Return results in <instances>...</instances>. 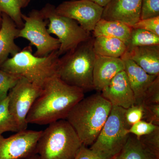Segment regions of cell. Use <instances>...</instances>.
Returning a JSON list of instances; mask_svg holds the SVG:
<instances>
[{"label": "cell", "instance_id": "cell-29", "mask_svg": "<svg viewBox=\"0 0 159 159\" xmlns=\"http://www.w3.org/2000/svg\"><path fill=\"white\" fill-rule=\"evenodd\" d=\"M139 140L151 151L159 156V128L141 137Z\"/></svg>", "mask_w": 159, "mask_h": 159}, {"label": "cell", "instance_id": "cell-30", "mask_svg": "<svg viewBox=\"0 0 159 159\" xmlns=\"http://www.w3.org/2000/svg\"><path fill=\"white\" fill-rule=\"evenodd\" d=\"M132 28L146 30L159 36V16L139 20Z\"/></svg>", "mask_w": 159, "mask_h": 159}, {"label": "cell", "instance_id": "cell-18", "mask_svg": "<svg viewBox=\"0 0 159 159\" xmlns=\"http://www.w3.org/2000/svg\"><path fill=\"white\" fill-rule=\"evenodd\" d=\"M132 27L116 20H107L101 18L94 29V37L103 36L121 40L127 46L130 39Z\"/></svg>", "mask_w": 159, "mask_h": 159}, {"label": "cell", "instance_id": "cell-36", "mask_svg": "<svg viewBox=\"0 0 159 159\" xmlns=\"http://www.w3.org/2000/svg\"><path fill=\"white\" fill-rule=\"evenodd\" d=\"M30 1H31V0H30Z\"/></svg>", "mask_w": 159, "mask_h": 159}, {"label": "cell", "instance_id": "cell-5", "mask_svg": "<svg viewBox=\"0 0 159 159\" xmlns=\"http://www.w3.org/2000/svg\"><path fill=\"white\" fill-rule=\"evenodd\" d=\"M82 145L67 120L61 119L43 131L35 153L41 159H74Z\"/></svg>", "mask_w": 159, "mask_h": 159}, {"label": "cell", "instance_id": "cell-7", "mask_svg": "<svg viewBox=\"0 0 159 159\" xmlns=\"http://www.w3.org/2000/svg\"><path fill=\"white\" fill-rule=\"evenodd\" d=\"M40 11L48 20L49 33L55 34L59 40L60 47L58 54L60 56L75 48L91 37L90 33L85 31L77 21L57 14L53 5L48 3Z\"/></svg>", "mask_w": 159, "mask_h": 159}, {"label": "cell", "instance_id": "cell-22", "mask_svg": "<svg viewBox=\"0 0 159 159\" xmlns=\"http://www.w3.org/2000/svg\"><path fill=\"white\" fill-rule=\"evenodd\" d=\"M159 45V36L143 29L132 28L127 50L138 47Z\"/></svg>", "mask_w": 159, "mask_h": 159}, {"label": "cell", "instance_id": "cell-13", "mask_svg": "<svg viewBox=\"0 0 159 159\" xmlns=\"http://www.w3.org/2000/svg\"><path fill=\"white\" fill-rule=\"evenodd\" d=\"M142 0H111L103 8L102 18L132 27L140 20Z\"/></svg>", "mask_w": 159, "mask_h": 159}, {"label": "cell", "instance_id": "cell-4", "mask_svg": "<svg viewBox=\"0 0 159 159\" xmlns=\"http://www.w3.org/2000/svg\"><path fill=\"white\" fill-rule=\"evenodd\" d=\"M31 45L25 47L0 66V69L24 77L42 88L45 84L56 75L60 57L58 51L48 56L39 57L33 54Z\"/></svg>", "mask_w": 159, "mask_h": 159}, {"label": "cell", "instance_id": "cell-9", "mask_svg": "<svg viewBox=\"0 0 159 159\" xmlns=\"http://www.w3.org/2000/svg\"><path fill=\"white\" fill-rule=\"evenodd\" d=\"M42 88L21 77L17 84L9 91V109L20 131L28 127L27 116Z\"/></svg>", "mask_w": 159, "mask_h": 159}, {"label": "cell", "instance_id": "cell-34", "mask_svg": "<svg viewBox=\"0 0 159 159\" xmlns=\"http://www.w3.org/2000/svg\"><path fill=\"white\" fill-rule=\"evenodd\" d=\"M25 159H41V158L36 153H34V154L32 155L31 156Z\"/></svg>", "mask_w": 159, "mask_h": 159}, {"label": "cell", "instance_id": "cell-19", "mask_svg": "<svg viewBox=\"0 0 159 159\" xmlns=\"http://www.w3.org/2000/svg\"><path fill=\"white\" fill-rule=\"evenodd\" d=\"M93 49L97 56L121 58L127 51V46L118 39L99 36L94 39Z\"/></svg>", "mask_w": 159, "mask_h": 159}, {"label": "cell", "instance_id": "cell-35", "mask_svg": "<svg viewBox=\"0 0 159 159\" xmlns=\"http://www.w3.org/2000/svg\"><path fill=\"white\" fill-rule=\"evenodd\" d=\"M1 23H2V17L0 16V27H1Z\"/></svg>", "mask_w": 159, "mask_h": 159}, {"label": "cell", "instance_id": "cell-28", "mask_svg": "<svg viewBox=\"0 0 159 159\" xmlns=\"http://www.w3.org/2000/svg\"><path fill=\"white\" fill-rule=\"evenodd\" d=\"M159 104V76L145 92L141 105Z\"/></svg>", "mask_w": 159, "mask_h": 159}, {"label": "cell", "instance_id": "cell-3", "mask_svg": "<svg viewBox=\"0 0 159 159\" xmlns=\"http://www.w3.org/2000/svg\"><path fill=\"white\" fill-rule=\"evenodd\" d=\"M92 37L60 57L56 75L69 85L84 92L93 89V71L96 54Z\"/></svg>", "mask_w": 159, "mask_h": 159}, {"label": "cell", "instance_id": "cell-14", "mask_svg": "<svg viewBox=\"0 0 159 159\" xmlns=\"http://www.w3.org/2000/svg\"><path fill=\"white\" fill-rule=\"evenodd\" d=\"M124 69V61L121 58L96 55L93 71L94 89L102 91L118 73Z\"/></svg>", "mask_w": 159, "mask_h": 159}, {"label": "cell", "instance_id": "cell-10", "mask_svg": "<svg viewBox=\"0 0 159 159\" xmlns=\"http://www.w3.org/2000/svg\"><path fill=\"white\" fill-rule=\"evenodd\" d=\"M103 11V7L90 0L65 1L55 7L57 14L74 20L89 33L102 18Z\"/></svg>", "mask_w": 159, "mask_h": 159}, {"label": "cell", "instance_id": "cell-25", "mask_svg": "<svg viewBox=\"0 0 159 159\" xmlns=\"http://www.w3.org/2000/svg\"><path fill=\"white\" fill-rule=\"evenodd\" d=\"M159 128V126L151 122L142 120L129 127L128 131L130 134L134 135L139 139L141 137L151 133Z\"/></svg>", "mask_w": 159, "mask_h": 159}, {"label": "cell", "instance_id": "cell-6", "mask_svg": "<svg viewBox=\"0 0 159 159\" xmlns=\"http://www.w3.org/2000/svg\"><path fill=\"white\" fill-rule=\"evenodd\" d=\"M125 109L112 106L110 113L90 149L103 159H115L130 136L125 122Z\"/></svg>", "mask_w": 159, "mask_h": 159}, {"label": "cell", "instance_id": "cell-23", "mask_svg": "<svg viewBox=\"0 0 159 159\" xmlns=\"http://www.w3.org/2000/svg\"><path fill=\"white\" fill-rule=\"evenodd\" d=\"M18 128L9 109V96L0 101V135L7 132H17Z\"/></svg>", "mask_w": 159, "mask_h": 159}, {"label": "cell", "instance_id": "cell-2", "mask_svg": "<svg viewBox=\"0 0 159 159\" xmlns=\"http://www.w3.org/2000/svg\"><path fill=\"white\" fill-rule=\"evenodd\" d=\"M112 105L101 94L84 98L69 113L66 120L77 133L83 145H92L97 139Z\"/></svg>", "mask_w": 159, "mask_h": 159}, {"label": "cell", "instance_id": "cell-27", "mask_svg": "<svg viewBox=\"0 0 159 159\" xmlns=\"http://www.w3.org/2000/svg\"><path fill=\"white\" fill-rule=\"evenodd\" d=\"M144 111L142 105L134 104L125 111V122L129 129L135 123L142 120Z\"/></svg>", "mask_w": 159, "mask_h": 159}, {"label": "cell", "instance_id": "cell-16", "mask_svg": "<svg viewBox=\"0 0 159 159\" xmlns=\"http://www.w3.org/2000/svg\"><path fill=\"white\" fill-rule=\"evenodd\" d=\"M123 57L131 60L148 74L159 76V45L132 48Z\"/></svg>", "mask_w": 159, "mask_h": 159}, {"label": "cell", "instance_id": "cell-33", "mask_svg": "<svg viewBox=\"0 0 159 159\" xmlns=\"http://www.w3.org/2000/svg\"><path fill=\"white\" fill-rule=\"evenodd\" d=\"M92 2H94V3H96L99 6H101L103 8H104L110 2L111 0H90Z\"/></svg>", "mask_w": 159, "mask_h": 159}, {"label": "cell", "instance_id": "cell-20", "mask_svg": "<svg viewBox=\"0 0 159 159\" xmlns=\"http://www.w3.org/2000/svg\"><path fill=\"white\" fill-rule=\"evenodd\" d=\"M115 159H159L135 136L129 138L120 153Z\"/></svg>", "mask_w": 159, "mask_h": 159}, {"label": "cell", "instance_id": "cell-31", "mask_svg": "<svg viewBox=\"0 0 159 159\" xmlns=\"http://www.w3.org/2000/svg\"><path fill=\"white\" fill-rule=\"evenodd\" d=\"M142 106L144 111L142 120L159 126V104Z\"/></svg>", "mask_w": 159, "mask_h": 159}, {"label": "cell", "instance_id": "cell-1", "mask_svg": "<svg viewBox=\"0 0 159 159\" xmlns=\"http://www.w3.org/2000/svg\"><path fill=\"white\" fill-rule=\"evenodd\" d=\"M84 93L55 75L43 87L40 95L27 116L28 124L48 125L66 119L74 106L84 98Z\"/></svg>", "mask_w": 159, "mask_h": 159}, {"label": "cell", "instance_id": "cell-32", "mask_svg": "<svg viewBox=\"0 0 159 159\" xmlns=\"http://www.w3.org/2000/svg\"><path fill=\"white\" fill-rule=\"evenodd\" d=\"M74 159H103L95 153L90 148L83 145Z\"/></svg>", "mask_w": 159, "mask_h": 159}, {"label": "cell", "instance_id": "cell-26", "mask_svg": "<svg viewBox=\"0 0 159 159\" xmlns=\"http://www.w3.org/2000/svg\"><path fill=\"white\" fill-rule=\"evenodd\" d=\"M159 16V0H142L140 20Z\"/></svg>", "mask_w": 159, "mask_h": 159}, {"label": "cell", "instance_id": "cell-21", "mask_svg": "<svg viewBox=\"0 0 159 159\" xmlns=\"http://www.w3.org/2000/svg\"><path fill=\"white\" fill-rule=\"evenodd\" d=\"M30 0H0V16L2 13L9 16L19 29L24 25L21 9L27 7Z\"/></svg>", "mask_w": 159, "mask_h": 159}, {"label": "cell", "instance_id": "cell-11", "mask_svg": "<svg viewBox=\"0 0 159 159\" xmlns=\"http://www.w3.org/2000/svg\"><path fill=\"white\" fill-rule=\"evenodd\" d=\"M43 131H20L5 138L0 135V159H25L35 153Z\"/></svg>", "mask_w": 159, "mask_h": 159}, {"label": "cell", "instance_id": "cell-24", "mask_svg": "<svg viewBox=\"0 0 159 159\" xmlns=\"http://www.w3.org/2000/svg\"><path fill=\"white\" fill-rule=\"evenodd\" d=\"M20 78L0 69V101L8 97L9 91Z\"/></svg>", "mask_w": 159, "mask_h": 159}, {"label": "cell", "instance_id": "cell-15", "mask_svg": "<svg viewBox=\"0 0 159 159\" xmlns=\"http://www.w3.org/2000/svg\"><path fill=\"white\" fill-rule=\"evenodd\" d=\"M121 58L124 61V71L134 95L135 104L141 105L145 92L159 76L146 73L131 60L124 57Z\"/></svg>", "mask_w": 159, "mask_h": 159}, {"label": "cell", "instance_id": "cell-12", "mask_svg": "<svg viewBox=\"0 0 159 159\" xmlns=\"http://www.w3.org/2000/svg\"><path fill=\"white\" fill-rule=\"evenodd\" d=\"M101 92L112 106L126 109L135 104L134 95L124 70L118 73Z\"/></svg>", "mask_w": 159, "mask_h": 159}, {"label": "cell", "instance_id": "cell-8", "mask_svg": "<svg viewBox=\"0 0 159 159\" xmlns=\"http://www.w3.org/2000/svg\"><path fill=\"white\" fill-rule=\"evenodd\" d=\"M24 25L20 29L18 38L29 40L30 45L36 48L35 56L44 57L57 51L60 47L59 40L51 36L48 31L49 21L40 10L33 9L28 15L22 14Z\"/></svg>", "mask_w": 159, "mask_h": 159}, {"label": "cell", "instance_id": "cell-17", "mask_svg": "<svg viewBox=\"0 0 159 159\" xmlns=\"http://www.w3.org/2000/svg\"><path fill=\"white\" fill-rule=\"evenodd\" d=\"M2 23L0 27V66L8 59L9 54L14 56L21 49L16 44L20 29L8 16L1 14Z\"/></svg>", "mask_w": 159, "mask_h": 159}]
</instances>
